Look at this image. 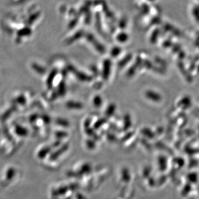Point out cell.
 <instances>
[{
  "label": "cell",
  "instance_id": "obj_9",
  "mask_svg": "<svg viewBox=\"0 0 199 199\" xmlns=\"http://www.w3.org/2000/svg\"><path fill=\"white\" fill-rule=\"evenodd\" d=\"M106 121H107V120H106V119H98L95 124L94 128L95 129H98L99 128H100L102 126L103 124L106 123Z\"/></svg>",
  "mask_w": 199,
  "mask_h": 199
},
{
  "label": "cell",
  "instance_id": "obj_12",
  "mask_svg": "<svg viewBox=\"0 0 199 199\" xmlns=\"http://www.w3.org/2000/svg\"><path fill=\"white\" fill-rule=\"evenodd\" d=\"M67 135V133L65 132H58L56 133V136L58 138H64Z\"/></svg>",
  "mask_w": 199,
  "mask_h": 199
},
{
  "label": "cell",
  "instance_id": "obj_7",
  "mask_svg": "<svg viewBox=\"0 0 199 199\" xmlns=\"http://www.w3.org/2000/svg\"><path fill=\"white\" fill-rule=\"evenodd\" d=\"M66 92V86H65V84L64 82L61 81L58 87V94H59L60 95L63 96L65 95Z\"/></svg>",
  "mask_w": 199,
  "mask_h": 199
},
{
  "label": "cell",
  "instance_id": "obj_11",
  "mask_svg": "<svg viewBox=\"0 0 199 199\" xmlns=\"http://www.w3.org/2000/svg\"><path fill=\"white\" fill-rule=\"evenodd\" d=\"M34 68L35 70H37V72H38L39 73H40V74H43V73L45 72V69L43 68H42V67H39V66H37L36 65H34Z\"/></svg>",
  "mask_w": 199,
  "mask_h": 199
},
{
  "label": "cell",
  "instance_id": "obj_5",
  "mask_svg": "<svg viewBox=\"0 0 199 199\" xmlns=\"http://www.w3.org/2000/svg\"><path fill=\"white\" fill-rule=\"evenodd\" d=\"M131 125V119L128 115H126L124 117V131H127L129 129Z\"/></svg>",
  "mask_w": 199,
  "mask_h": 199
},
{
  "label": "cell",
  "instance_id": "obj_3",
  "mask_svg": "<svg viewBox=\"0 0 199 199\" xmlns=\"http://www.w3.org/2000/svg\"><path fill=\"white\" fill-rule=\"evenodd\" d=\"M67 108L71 109H81L83 108L82 104L80 102L69 101L66 103Z\"/></svg>",
  "mask_w": 199,
  "mask_h": 199
},
{
  "label": "cell",
  "instance_id": "obj_6",
  "mask_svg": "<svg viewBox=\"0 0 199 199\" xmlns=\"http://www.w3.org/2000/svg\"><path fill=\"white\" fill-rule=\"evenodd\" d=\"M116 110V106L115 105L111 104L108 107L106 111V116L108 117H111L113 115V113Z\"/></svg>",
  "mask_w": 199,
  "mask_h": 199
},
{
  "label": "cell",
  "instance_id": "obj_13",
  "mask_svg": "<svg viewBox=\"0 0 199 199\" xmlns=\"http://www.w3.org/2000/svg\"><path fill=\"white\" fill-rule=\"evenodd\" d=\"M116 138L115 137V136L113 135H108V139L110 140H115Z\"/></svg>",
  "mask_w": 199,
  "mask_h": 199
},
{
  "label": "cell",
  "instance_id": "obj_8",
  "mask_svg": "<svg viewBox=\"0 0 199 199\" xmlns=\"http://www.w3.org/2000/svg\"><path fill=\"white\" fill-rule=\"evenodd\" d=\"M93 102H94V105L95 107L99 108L102 104V98L100 96H96L94 98Z\"/></svg>",
  "mask_w": 199,
  "mask_h": 199
},
{
  "label": "cell",
  "instance_id": "obj_10",
  "mask_svg": "<svg viewBox=\"0 0 199 199\" xmlns=\"http://www.w3.org/2000/svg\"><path fill=\"white\" fill-rule=\"evenodd\" d=\"M57 123L63 127H68L69 125L68 121L64 119H58L57 120Z\"/></svg>",
  "mask_w": 199,
  "mask_h": 199
},
{
  "label": "cell",
  "instance_id": "obj_2",
  "mask_svg": "<svg viewBox=\"0 0 199 199\" xmlns=\"http://www.w3.org/2000/svg\"><path fill=\"white\" fill-rule=\"evenodd\" d=\"M76 77L81 81H90L91 80L92 78L91 76L86 75V74L83 73L82 72H75Z\"/></svg>",
  "mask_w": 199,
  "mask_h": 199
},
{
  "label": "cell",
  "instance_id": "obj_4",
  "mask_svg": "<svg viewBox=\"0 0 199 199\" xmlns=\"http://www.w3.org/2000/svg\"><path fill=\"white\" fill-rule=\"evenodd\" d=\"M57 74V71L56 70H53L49 74L48 78L47 79V85L49 87H52V85H53V82L54 81V78H55L56 75Z\"/></svg>",
  "mask_w": 199,
  "mask_h": 199
},
{
  "label": "cell",
  "instance_id": "obj_1",
  "mask_svg": "<svg viewBox=\"0 0 199 199\" xmlns=\"http://www.w3.org/2000/svg\"><path fill=\"white\" fill-rule=\"evenodd\" d=\"M110 70H111V63L109 60H106L104 62L103 64V78L105 80H107L110 74Z\"/></svg>",
  "mask_w": 199,
  "mask_h": 199
}]
</instances>
